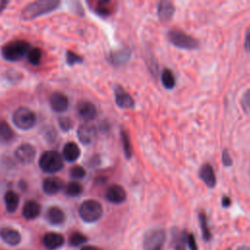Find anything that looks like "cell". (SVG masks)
<instances>
[{
    "instance_id": "6da1fadb",
    "label": "cell",
    "mask_w": 250,
    "mask_h": 250,
    "mask_svg": "<svg viewBox=\"0 0 250 250\" xmlns=\"http://www.w3.org/2000/svg\"><path fill=\"white\" fill-rule=\"evenodd\" d=\"M60 2L56 0H39L29 3L22 11V19L32 20L57 9Z\"/></svg>"
},
{
    "instance_id": "7a4b0ae2",
    "label": "cell",
    "mask_w": 250,
    "mask_h": 250,
    "mask_svg": "<svg viewBox=\"0 0 250 250\" xmlns=\"http://www.w3.org/2000/svg\"><path fill=\"white\" fill-rule=\"evenodd\" d=\"M168 40L177 48L186 50H194L198 48V41L179 28H171L168 33Z\"/></svg>"
},
{
    "instance_id": "3957f363",
    "label": "cell",
    "mask_w": 250,
    "mask_h": 250,
    "mask_svg": "<svg viewBox=\"0 0 250 250\" xmlns=\"http://www.w3.org/2000/svg\"><path fill=\"white\" fill-rule=\"evenodd\" d=\"M30 49V45L24 40H14L2 48L3 57L11 62H16L22 59L25 55H27Z\"/></svg>"
},
{
    "instance_id": "277c9868",
    "label": "cell",
    "mask_w": 250,
    "mask_h": 250,
    "mask_svg": "<svg viewBox=\"0 0 250 250\" xmlns=\"http://www.w3.org/2000/svg\"><path fill=\"white\" fill-rule=\"evenodd\" d=\"M79 215L86 223H94L103 215L102 204L94 199H88L81 203L79 207Z\"/></svg>"
},
{
    "instance_id": "5b68a950",
    "label": "cell",
    "mask_w": 250,
    "mask_h": 250,
    "mask_svg": "<svg viewBox=\"0 0 250 250\" xmlns=\"http://www.w3.org/2000/svg\"><path fill=\"white\" fill-rule=\"evenodd\" d=\"M39 166L46 173L58 172L63 167L62 155L56 150L45 151L40 156Z\"/></svg>"
},
{
    "instance_id": "8992f818",
    "label": "cell",
    "mask_w": 250,
    "mask_h": 250,
    "mask_svg": "<svg viewBox=\"0 0 250 250\" xmlns=\"http://www.w3.org/2000/svg\"><path fill=\"white\" fill-rule=\"evenodd\" d=\"M13 121L18 128L27 130L34 126L36 116L34 112L27 107H20L14 112Z\"/></svg>"
},
{
    "instance_id": "52a82bcc",
    "label": "cell",
    "mask_w": 250,
    "mask_h": 250,
    "mask_svg": "<svg viewBox=\"0 0 250 250\" xmlns=\"http://www.w3.org/2000/svg\"><path fill=\"white\" fill-rule=\"evenodd\" d=\"M166 240L163 229H153L146 233L144 237V250H160Z\"/></svg>"
},
{
    "instance_id": "ba28073f",
    "label": "cell",
    "mask_w": 250,
    "mask_h": 250,
    "mask_svg": "<svg viewBox=\"0 0 250 250\" xmlns=\"http://www.w3.org/2000/svg\"><path fill=\"white\" fill-rule=\"evenodd\" d=\"M114 96H115V103L118 107L125 108V109H132L135 107L136 104L134 99L122 87L116 86L114 88Z\"/></svg>"
},
{
    "instance_id": "9c48e42d",
    "label": "cell",
    "mask_w": 250,
    "mask_h": 250,
    "mask_svg": "<svg viewBox=\"0 0 250 250\" xmlns=\"http://www.w3.org/2000/svg\"><path fill=\"white\" fill-rule=\"evenodd\" d=\"M15 156L21 163L29 164L34 160L36 156V150L33 146L29 144H22L16 149Z\"/></svg>"
},
{
    "instance_id": "30bf717a",
    "label": "cell",
    "mask_w": 250,
    "mask_h": 250,
    "mask_svg": "<svg viewBox=\"0 0 250 250\" xmlns=\"http://www.w3.org/2000/svg\"><path fill=\"white\" fill-rule=\"evenodd\" d=\"M105 198L111 203L119 204L125 201L126 191L124 188L120 185H111L107 188L105 191Z\"/></svg>"
},
{
    "instance_id": "8fae6325",
    "label": "cell",
    "mask_w": 250,
    "mask_h": 250,
    "mask_svg": "<svg viewBox=\"0 0 250 250\" xmlns=\"http://www.w3.org/2000/svg\"><path fill=\"white\" fill-rule=\"evenodd\" d=\"M77 137L84 145L91 144L97 137V129L91 124H82L77 130Z\"/></svg>"
},
{
    "instance_id": "7c38bea8",
    "label": "cell",
    "mask_w": 250,
    "mask_h": 250,
    "mask_svg": "<svg viewBox=\"0 0 250 250\" xmlns=\"http://www.w3.org/2000/svg\"><path fill=\"white\" fill-rule=\"evenodd\" d=\"M175 13L174 5L169 1H160L157 4V16L160 21H169Z\"/></svg>"
},
{
    "instance_id": "4fadbf2b",
    "label": "cell",
    "mask_w": 250,
    "mask_h": 250,
    "mask_svg": "<svg viewBox=\"0 0 250 250\" xmlns=\"http://www.w3.org/2000/svg\"><path fill=\"white\" fill-rule=\"evenodd\" d=\"M198 175L208 188H213L216 186V175L211 164L209 163L203 164L199 170Z\"/></svg>"
},
{
    "instance_id": "5bb4252c",
    "label": "cell",
    "mask_w": 250,
    "mask_h": 250,
    "mask_svg": "<svg viewBox=\"0 0 250 250\" xmlns=\"http://www.w3.org/2000/svg\"><path fill=\"white\" fill-rule=\"evenodd\" d=\"M0 237L4 242L12 246L18 245L21 240V233L17 229L9 227H5L0 229Z\"/></svg>"
},
{
    "instance_id": "9a60e30c",
    "label": "cell",
    "mask_w": 250,
    "mask_h": 250,
    "mask_svg": "<svg viewBox=\"0 0 250 250\" xmlns=\"http://www.w3.org/2000/svg\"><path fill=\"white\" fill-rule=\"evenodd\" d=\"M77 112L82 119H84L86 121H90L96 117L97 108L92 103L84 101V102H81L78 104Z\"/></svg>"
},
{
    "instance_id": "2e32d148",
    "label": "cell",
    "mask_w": 250,
    "mask_h": 250,
    "mask_svg": "<svg viewBox=\"0 0 250 250\" xmlns=\"http://www.w3.org/2000/svg\"><path fill=\"white\" fill-rule=\"evenodd\" d=\"M64 243V237L58 232H47L43 237V244L46 248L54 250Z\"/></svg>"
},
{
    "instance_id": "e0dca14e",
    "label": "cell",
    "mask_w": 250,
    "mask_h": 250,
    "mask_svg": "<svg viewBox=\"0 0 250 250\" xmlns=\"http://www.w3.org/2000/svg\"><path fill=\"white\" fill-rule=\"evenodd\" d=\"M50 104L55 111L62 112L68 106V99L62 93H54L50 97Z\"/></svg>"
},
{
    "instance_id": "ac0fdd59",
    "label": "cell",
    "mask_w": 250,
    "mask_h": 250,
    "mask_svg": "<svg viewBox=\"0 0 250 250\" xmlns=\"http://www.w3.org/2000/svg\"><path fill=\"white\" fill-rule=\"evenodd\" d=\"M42 187L47 194H55L62 188V182L57 177H49L44 179Z\"/></svg>"
},
{
    "instance_id": "d6986e66",
    "label": "cell",
    "mask_w": 250,
    "mask_h": 250,
    "mask_svg": "<svg viewBox=\"0 0 250 250\" xmlns=\"http://www.w3.org/2000/svg\"><path fill=\"white\" fill-rule=\"evenodd\" d=\"M46 219L52 225H61L64 222L65 215L60 207L52 206L47 210Z\"/></svg>"
},
{
    "instance_id": "ffe728a7",
    "label": "cell",
    "mask_w": 250,
    "mask_h": 250,
    "mask_svg": "<svg viewBox=\"0 0 250 250\" xmlns=\"http://www.w3.org/2000/svg\"><path fill=\"white\" fill-rule=\"evenodd\" d=\"M41 212V207L35 200H28L25 202L22 208V216L27 220L35 219L39 216Z\"/></svg>"
},
{
    "instance_id": "44dd1931",
    "label": "cell",
    "mask_w": 250,
    "mask_h": 250,
    "mask_svg": "<svg viewBox=\"0 0 250 250\" xmlns=\"http://www.w3.org/2000/svg\"><path fill=\"white\" fill-rule=\"evenodd\" d=\"M62 156L65 160L69 162H73L77 160L80 156V148L73 142H68L64 145L62 148Z\"/></svg>"
},
{
    "instance_id": "7402d4cb",
    "label": "cell",
    "mask_w": 250,
    "mask_h": 250,
    "mask_svg": "<svg viewBox=\"0 0 250 250\" xmlns=\"http://www.w3.org/2000/svg\"><path fill=\"white\" fill-rule=\"evenodd\" d=\"M131 56V50L129 48H123L121 50L112 52L109 56V61L115 64L120 65L123 63H126Z\"/></svg>"
},
{
    "instance_id": "603a6c76",
    "label": "cell",
    "mask_w": 250,
    "mask_h": 250,
    "mask_svg": "<svg viewBox=\"0 0 250 250\" xmlns=\"http://www.w3.org/2000/svg\"><path fill=\"white\" fill-rule=\"evenodd\" d=\"M4 201L6 205V209L8 212H15L19 206L20 203V197L18 193H16L14 190H8L5 193L4 196Z\"/></svg>"
},
{
    "instance_id": "cb8c5ba5",
    "label": "cell",
    "mask_w": 250,
    "mask_h": 250,
    "mask_svg": "<svg viewBox=\"0 0 250 250\" xmlns=\"http://www.w3.org/2000/svg\"><path fill=\"white\" fill-rule=\"evenodd\" d=\"M161 82L166 89H173L176 85V78L173 71L169 68H164L161 72Z\"/></svg>"
},
{
    "instance_id": "d4e9b609",
    "label": "cell",
    "mask_w": 250,
    "mask_h": 250,
    "mask_svg": "<svg viewBox=\"0 0 250 250\" xmlns=\"http://www.w3.org/2000/svg\"><path fill=\"white\" fill-rule=\"evenodd\" d=\"M15 134L11 126L4 120H0V141L8 143L13 140Z\"/></svg>"
},
{
    "instance_id": "484cf974",
    "label": "cell",
    "mask_w": 250,
    "mask_h": 250,
    "mask_svg": "<svg viewBox=\"0 0 250 250\" xmlns=\"http://www.w3.org/2000/svg\"><path fill=\"white\" fill-rule=\"evenodd\" d=\"M120 137H121V141H122V146H123L124 154L126 156V158L129 159V158H131V156L133 154V147H132V143H131V140H130V136L125 130L122 129L120 131Z\"/></svg>"
},
{
    "instance_id": "4316f807",
    "label": "cell",
    "mask_w": 250,
    "mask_h": 250,
    "mask_svg": "<svg viewBox=\"0 0 250 250\" xmlns=\"http://www.w3.org/2000/svg\"><path fill=\"white\" fill-rule=\"evenodd\" d=\"M198 219H199V225H200V229H201V232H202V236L203 239L205 241H209L212 237L210 229L208 227V222H207V217L205 215L204 212H200L198 214Z\"/></svg>"
},
{
    "instance_id": "83f0119b",
    "label": "cell",
    "mask_w": 250,
    "mask_h": 250,
    "mask_svg": "<svg viewBox=\"0 0 250 250\" xmlns=\"http://www.w3.org/2000/svg\"><path fill=\"white\" fill-rule=\"evenodd\" d=\"M83 191V187L81 186L80 183L78 182H69L65 187H64V192L68 195V196H77L79 194H81V192Z\"/></svg>"
},
{
    "instance_id": "f1b7e54d",
    "label": "cell",
    "mask_w": 250,
    "mask_h": 250,
    "mask_svg": "<svg viewBox=\"0 0 250 250\" xmlns=\"http://www.w3.org/2000/svg\"><path fill=\"white\" fill-rule=\"evenodd\" d=\"M27 60L28 62L33 64V65H37L40 63L41 62V59H42V52L39 48H36V47H33V48H30L28 53H27Z\"/></svg>"
},
{
    "instance_id": "f546056e",
    "label": "cell",
    "mask_w": 250,
    "mask_h": 250,
    "mask_svg": "<svg viewBox=\"0 0 250 250\" xmlns=\"http://www.w3.org/2000/svg\"><path fill=\"white\" fill-rule=\"evenodd\" d=\"M86 241H87V237L79 231H74L69 236V244L71 246H80L84 244Z\"/></svg>"
},
{
    "instance_id": "4dcf8cb0",
    "label": "cell",
    "mask_w": 250,
    "mask_h": 250,
    "mask_svg": "<svg viewBox=\"0 0 250 250\" xmlns=\"http://www.w3.org/2000/svg\"><path fill=\"white\" fill-rule=\"evenodd\" d=\"M109 1H100L96 7V12L101 16H107L111 13V7H110Z\"/></svg>"
},
{
    "instance_id": "1f68e13d",
    "label": "cell",
    "mask_w": 250,
    "mask_h": 250,
    "mask_svg": "<svg viewBox=\"0 0 250 250\" xmlns=\"http://www.w3.org/2000/svg\"><path fill=\"white\" fill-rule=\"evenodd\" d=\"M69 174L73 179H81L86 175V171L82 166L75 165L70 168Z\"/></svg>"
},
{
    "instance_id": "d6a6232c",
    "label": "cell",
    "mask_w": 250,
    "mask_h": 250,
    "mask_svg": "<svg viewBox=\"0 0 250 250\" xmlns=\"http://www.w3.org/2000/svg\"><path fill=\"white\" fill-rule=\"evenodd\" d=\"M66 62L68 64L72 65L74 63H80L82 62V58L79 55H77L71 51H68L66 53Z\"/></svg>"
},
{
    "instance_id": "836d02e7",
    "label": "cell",
    "mask_w": 250,
    "mask_h": 250,
    "mask_svg": "<svg viewBox=\"0 0 250 250\" xmlns=\"http://www.w3.org/2000/svg\"><path fill=\"white\" fill-rule=\"evenodd\" d=\"M186 233L185 232H182L180 234H176V237L177 239H175L176 241V244H175V250H186L185 249V241H184V238L186 237Z\"/></svg>"
},
{
    "instance_id": "e575fe53",
    "label": "cell",
    "mask_w": 250,
    "mask_h": 250,
    "mask_svg": "<svg viewBox=\"0 0 250 250\" xmlns=\"http://www.w3.org/2000/svg\"><path fill=\"white\" fill-rule=\"evenodd\" d=\"M59 123H60L61 128L64 131H67L72 127V121L70 120V118H68L66 116L65 117H61L59 119Z\"/></svg>"
},
{
    "instance_id": "d590c367",
    "label": "cell",
    "mask_w": 250,
    "mask_h": 250,
    "mask_svg": "<svg viewBox=\"0 0 250 250\" xmlns=\"http://www.w3.org/2000/svg\"><path fill=\"white\" fill-rule=\"evenodd\" d=\"M222 162L226 167H229L232 165V158L228 149H224L222 152Z\"/></svg>"
},
{
    "instance_id": "8d00e7d4",
    "label": "cell",
    "mask_w": 250,
    "mask_h": 250,
    "mask_svg": "<svg viewBox=\"0 0 250 250\" xmlns=\"http://www.w3.org/2000/svg\"><path fill=\"white\" fill-rule=\"evenodd\" d=\"M186 238H187V242H188V245L190 250H198L195 237H194V235L192 233H188Z\"/></svg>"
},
{
    "instance_id": "74e56055",
    "label": "cell",
    "mask_w": 250,
    "mask_h": 250,
    "mask_svg": "<svg viewBox=\"0 0 250 250\" xmlns=\"http://www.w3.org/2000/svg\"><path fill=\"white\" fill-rule=\"evenodd\" d=\"M241 104L244 109H250V89L244 93L241 100Z\"/></svg>"
},
{
    "instance_id": "f35d334b",
    "label": "cell",
    "mask_w": 250,
    "mask_h": 250,
    "mask_svg": "<svg viewBox=\"0 0 250 250\" xmlns=\"http://www.w3.org/2000/svg\"><path fill=\"white\" fill-rule=\"evenodd\" d=\"M244 49L246 52L250 53V26L246 29L245 39H244Z\"/></svg>"
},
{
    "instance_id": "ab89813d",
    "label": "cell",
    "mask_w": 250,
    "mask_h": 250,
    "mask_svg": "<svg viewBox=\"0 0 250 250\" xmlns=\"http://www.w3.org/2000/svg\"><path fill=\"white\" fill-rule=\"evenodd\" d=\"M230 204H231L230 198H229V196H226V195L223 196V198H222V206L225 207V208H227V207L230 206Z\"/></svg>"
},
{
    "instance_id": "60d3db41",
    "label": "cell",
    "mask_w": 250,
    "mask_h": 250,
    "mask_svg": "<svg viewBox=\"0 0 250 250\" xmlns=\"http://www.w3.org/2000/svg\"><path fill=\"white\" fill-rule=\"evenodd\" d=\"M81 250H101L99 247L97 246H93V245H86V246H83L81 248Z\"/></svg>"
},
{
    "instance_id": "b9f144b4",
    "label": "cell",
    "mask_w": 250,
    "mask_h": 250,
    "mask_svg": "<svg viewBox=\"0 0 250 250\" xmlns=\"http://www.w3.org/2000/svg\"><path fill=\"white\" fill-rule=\"evenodd\" d=\"M8 4V2L7 1H2V3L0 4V12L5 8V6Z\"/></svg>"
},
{
    "instance_id": "7bdbcfd3",
    "label": "cell",
    "mask_w": 250,
    "mask_h": 250,
    "mask_svg": "<svg viewBox=\"0 0 250 250\" xmlns=\"http://www.w3.org/2000/svg\"><path fill=\"white\" fill-rule=\"evenodd\" d=\"M236 250H250V248L248 246H245V245H242V246H239Z\"/></svg>"
},
{
    "instance_id": "ee69618b",
    "label": "cell",
    "mask_w": 250,
    "mask_h": 250,
    "mask_svg": "<svg viewBox=\"0 0 250 250\" xmlns=\"http://www.w3.org/2000/svg\"><path fill=\"white\" fill-rule=\"evenodd\" d=\"M227 250H230V249H227Z\"/></svg>"
}]
</instances>
